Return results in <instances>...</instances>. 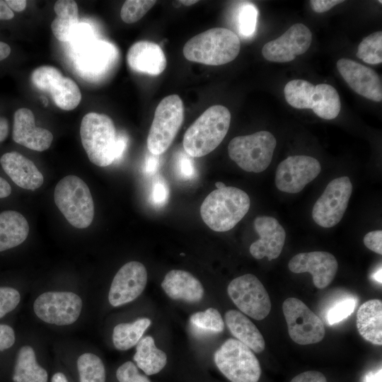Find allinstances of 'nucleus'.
Returning a JSON list of instances; mask_svg holds the SVG:
<instances>
[{"label":"nucleus","instance_id":"obj_59","mask_svg":"<svg viewBox=\"0 0 382 382\" xmlns=\"http://www.w3.org/2000/svg\"><path fill=\"white\" fill-rule=\"evenodd\" d=\"M215 185L217 189H221L226 187V185L223 183L222 182H216L215 183Z\"/></svg>","mask_w":382,"mask_h":382},{"label":"nucleus","instance_id":"obj_57","mask_svg":"<svg viewBox=\"0 0 382 382\" xmlns=\"http://www.w3.org/2000/svg\"><path fill=\"white\" fill-rule=\"evenodd\" d=\"M373 278L374 279V280L381 284L382 279H381V267L374 274H373Z\"/></svg>","mask_w":382,"mask_h":382},{"label":"nucleus","instance_id":"obj_23","mask_svg":"<svg viewBox=\"0 0 382 382\" xmlns=\"http://www.w3.org/2000/svg\"><path fill=\"white\" fill-rule=\"evenodd\" d=\"M357 327L361 336L376 345H382V302L371 299L364 302L357 313Z\"/></svg>","mask_w":382,"mask_h":382},{"label":"nucleus","instance_id":"obj_50","mask_svg":"<svg viewBox=\"0 0 382 382\" xmlns=\"http://www.w3.org/2000/svg\"><path fill=\"white\" fill-rule=\"evenodd\" d=\"M14 17L13 12L5 1L0 0V20H10Z\"/></svg>","mask_w":382,"mask_h":382},{"label":"nucleus","instance_id":"obj_34","mask_svg":"<svg viewBox=\"0 0 382 382\" xmlns=\"http://www.w3.org/2000/svg\"><path fill=\"white\" fill-rule=\"evenodd\" d=\"M357 57L365 63L382 62V32L376 31L366 37L359 45Z\"/></svg>","mask_w":382,"mask_h":382},{"label":"nucleus","instance_id":"obj_52","mask_svg":"<svg viewBox=\"0 0 382 382\" xmlns=\"http://www.w3.org/2000/svg\"><path fill=\"white\" fill-rule=\"evenodd\" d=\"M9 132L8 121L4 117L0 116V142L4 141Z\"/></svg>","mask_w":382,"mask_h":382},{"label":"nucleus","instance_id":"obj_42","mask_svg":"<svg viewBox=\"0 0 382 382\" xmlns=\"http://www.w3.org/2000/svg\"><path fill=\"white\" fill-rule=\"evenodd\" d=\"M365 246L371 251L382 254V231L376 230L367 233L364 237Z\"/></svg>","mask_w":382,"mask_h":382},{"label":"nucleus","instance_id":"obj_10","mask_svg":"<svg viewBox=\"0 0 382 382\" xmlns=\"http://www.w3.org/2000/svg\"><path fill=\"white\" fill-rule=\"evenodd\" d=\"M282 310L293 341L301 345L319 342L325 336L322 320L302 301L288 298L282 304Z\"/></svg>","mask_w":382,"mask_h":382},{"label":"nucleus","instance_id":"obj_45","mask_svg":"<svg viewBox=\"0 0 382 382\" xmlns=\"http://www.w3.org/2000/svg\"><path fill=\"white\" fill-rule=\"evenodd\" d=\"M290 382H328L325 376L317 371H308L298 374Z\"/></svg>","mask_w":382,"mask_h":382},{"label":"nucleus","instance_id":"obj_26","mask_svg":"<svg viewBox=\"0 0 382 382\" xmlns=\"http://www.w3.org/2000/svg\"><path fill=\"white\" fill-rule=\"evenodd\" d=\"M54 11L57 16L51 23L53 35L59 41H70L79 25L76 2L73 0L57 1Z\"/></svg>","mask_w":382,"mask_h":382},{"label":"nucleus","instance_id":"obj_7","mask_svg":"<svg viewBox=\"0 0 382 382\" xmlns=\"http://www.w3.org/2000/svg\"><path fill=\"white\" fill-rule=\"evenodd\" d=\"M214 360L231 382H257L261 375L258 359L253 351L236 339H228L217 349Z\"/></svg>","mask_w":382,"mask_h":382},{"label":"nucleus","instance_id":"obj_40","mask_svg":"<svg viewBox=\"0 0 382 382\" xmlns=\"http://www.w3.org/2000/svg\"><path fill=\"white\" fill-rule=\"evenodd\" d=\"M20 300V293L16 289L0 287V318L14 310Z\"/></svg>","mask_w":382,"mask_h":382},{"label":"nucleus","instance_id":"obj_11","mask_svg":"<svg viewBox=\"0 0 382 382\" xmlns=\"http://www.w3.org/2000/svg\"><path fill=\"white\" fill-rule=\"evenodd\" d=\"M82 300L71 291H47L35 301L33 310L41 320L56 325L75 323L82 309Z\"/></svg>","mask_w":382,"mask_h":382},{"label":"nucleus","instance_id":"obj_8","mask_svg":"<svg viewBox=\"0 0 382 382\" xmlns=\"http://www.w3.org/2000/svg\"><path fill=\"white\" fill-rule=\"evenodd\" d=\"M184 119V105L176 94L168 96L158 103L147 137L151 154L159 156L173 143Z\"/></svg>","mask_w":382,"mask_h":382},{"label":"nucleus","instance_id":"obj_14","mask_svg":"<svg viewBox=\"0 0 382 382\" xmlns=\"http://www.w3.org/2000/svg\"><path fill=\"white\" fill-rule=\"evenodd\" d=\"M311 42L310 29L302 23H296L280 37L265 43L262 54L270 62H289L305 53Z\"/></svg>","mask_w":382,"mask_h":382},{"label":"nucleus","instance_id":"obj_28","mask_svg":"<svg viewBox=\"0 0 382 382\" xmlns=\"http://www.w3.org/2000/svg\"><path fill=\"white\" fill-rule=\"evenodd\" d=\"M13 381L14 382H47V371L37 364L35 353L32 347L25 345L18 350Z\"/></svg>","mask_w":382,"mask_h":382},{"label":"nucleus","instance_id":"obj_55","mask_svg":"<svg viewBox=\"0 0 382 382\" xmlns=\"http://www.w3.org/2000/svg\"><path fill=\"white\" fill-rule=\"evenodd\" d=\"M11 53V47L6 42L0 41V61L6 59Z\"/></svg>","mask_w":382,"mask_h":382},{"label":"nucleus","instance_id":"obj_30","mask_svg":"<svg viewBox=\"0 0 382 382\" xmlns=\"http://www.w3.org/2000/svg\"><path fill=\"white\" fill-rule=\"evenodd\" d=\"M151 323L150 319L141 318L133 323H122L115 325L112 332V342L115 348L125 351L136 345Z\"/></svg>","mask_w":382,"mask_h":382},{"label":"nucleus","instance_id":"obj_27","mask_svg":"<svg viewBox=\"0 0 382 382\" xmlns=\"http://www.w3.org/2000/svg\"><path fill=\"white\" fill-rule=\"evenodd\" d=\"M133 359L146 375L158 374L167 363L166 354L156 347L151 336H146L139 341Z\"/></svg>","mask_w":382,"mask_h":382},{"label":"nucleus","instance_id":"obj_33","mask_svg":"<svg viewBox=\"0 0 382 382\" xmlns=\"http://www.w3.org/2000/svg\"><path fill=\"white\" fill-rule=\"evenodd\" d=\"M80 382H105V369L99 357L84 353L77 359Z\"/></svg>","mask_w":382,"mask_h":382},{"label":"nucleus","instance_id":"obj_9","mask_svg":"<svg viewBox=\"0 0 382 382\" xmlns=\"http://www.w3.org/2000/svg\"><path fill=\"white\" fill-rule=\"evenodd\" d=\"M227 292L240 311L255 320L264 319L271 311V301L265 288L252 274L233 279Z\"/></svg>","mask_w":382,"mask_h":382},{"label":"nucleus","instance_id":"obj_2","mask_svg":"<svg viewBox=\"0 0 382 382\" xmlns=\"http://www.w3.org/2000/svg\"><path fill=\"white\" fill-rule=\"evenodd\" d=\"M240 49V39L234 32L213 28L190 38L184 45L183 54L191 62L218 66L235 59Z\"/></svg>","mask_w":382,"mask_h":382},{"label":"nucleus","instance_id":"obj_20","mask_svg":"<svg viewBox=\"0 0 382 382\" xmlns=\"http://www.w3.org/2000/svg\"><path fill=\"white\" fill-rule=\"evenodd\" d=\"M0 163L13 182L21 188L35 190L43 183V175L35 163L17 151L3 154Z\"/></svg>","mask_w":382,"mask_h":382},{"label":"nucleus","instance_id":"obj_24","mask_svg":"<svg viewBox=\"0 0 382 382\" xmlns=\"http://www.w3.org/2000/svg\"><path fill=\"white\" fill-rule=\"evenodd\" d=\"M225 321L231 334L251 350L260 353L265 349L263 336L255 324L241 312L228 311L225 313Z\"/></svg>","mask_w":382,"mask_h":382},{"label":"nucleus","instance_id":"obj_12","mask_svg":"<svg viewBox=\"0 0 382 382\" xmlns=\"http://www.w3.org/2000/svg\"><path fill=\"white\" fill-rule=\"evenodd\" d=\"M352 192V185L347 176L331 180L312 209L314 221L323 228H331L343 217Z\"/></svg>","mask_w":382,"mask_h":382},{"label":"nucleus","instance_id":"obj_21","mask_svg":"<svg viewBox=\"0 0 382 382\" xmlns=\"http://www.w3.org/2000/svg\"><path fill=\"white\" fill-rule=\"evenodd\" d=\"M127 62L134 71L154 76L161 74L167 65L161 47L146 40L137 42L129 47Z\"/></svg>","mask_w":382,"mask_h":382},{"label":"nucleus","instance_id":"obj_36","mask_svg":"<svg viewBox=\"0 0 382 382\" xmlns=\"http://www.w3.org/2000/svg\"><path fill=\"white\" fill-rule=\"evenodd\" d=\"M156 1L151 0H127L123 4L120 16L126 23H133L140 20L150 8Z\"/></svg>","mask_w":382,"mask_h":382},{"label":"nucleus","instance_id":"obj_6","mask_svg":"<svg viewBox=\"0 0 382 382\" xmlns=\"http://www.w3.org/2000/svg\"><path fill=\"white\" fill-rule=\"evenodd\" d=\"M277 141L267 131L236 137L228 146V153L241 168L247 172L260 173L270 164Z\"/></svg>","mask_w":382,"mask_h":382},{"label":"nucleus","instance_id":"obj_17","mask_svg":"<svg viewBox=\"0 0 382 382\" xmlns=\"http://www.w3.org/2000/svg\"><path fill=\"white\" fill-rule=\"evenodd\" d=\"M337 68L355 93L375 102L382 100L381 80L374 69L347 58L340 59Z\"/></svg>","mask_w":382,"mask_h":382},{"label":"nucleus","instance_id":"obj_15","mask_svg":"<svg viewBox=\"0 0 382 382\" xmlns=\"http://www.w3.org/2000/svg\"><path fill=\"white\" fill-rule=\"evenodd\" d=\"M147 282L144 265L137 261L125 264L116 273L110 285L108 301L114 307L136 299L144 291Z\"/></svg>","mask_w":382,"mask_h":382},{"label":"nucleus","instance_id":"obj_44","mask_svg":"<svg viewBox=\"0 0 382 382\" xmlns=\"http://www.w3.org/2000/svg\"><path fill=\"white\" fill-rule=\"evenodd\" d=\"M16 340L13 328L4 324H0V351H4L13 346Z\"/></svg>","mask_w":382,"mask_h":382},{"label":"nucleus","instance_id":"obj_41","mask_svg":"<svg viewBox=\"0 0 382 382\" xmlns=\"http://www.w3.org/2000/svg\"><path fill=\"white\" fill-rule=\"evenodd\" d=\"M119 382H151L144 375L141 374L136 365L132 361H126L116 371Z\"/></svg>","mask_w":382,"mask_h":382},{"label":"nucleus","instance_id":"obj_39","mask_svg":"<svg viewBox=\"0 0 382 382\" xmlns=\"http://www.w3.org/2000/svg\"><path fill=\"white\" fill-rule=\"evenodd\" d=\"M257 10L250 3L244 4L241 7L238 15V30L244 37L251 36L256 27Z\"/></svg>","mask_w":382,"mask_h":382},{"label":"nucleus","instance_id":"obj_49","mask_svg":"<svg viewBox=\"0 0 382 382\" xmlns=\"http://www.w3.org/2000/svg\"><path fill=\"white\" fill-rule=\"evenodd\" d=\"M127 138L125 134H117V144H116V149H115V161L119 160L127 146Z\"/></svg>","mask_w":382,"mask_h":382},{"label":"nucleus","instance_id":"obj_1","mask_svg":"<svg viewBox=\"0 0 382 382\" xmlns=\"http://www.w3.org/2000/svg\"><path fill=\"white\" fill-rule=\"evenodd\" d=\"M250 201L243 190L226 186L210 192L203 201L200 214L203 221L213 231L224 232L232 229L248 213Z\"/></svg>","mask_w":382,"mask_h":382},{"label":"nucleus","instance_id":"obj_60","mask_svg":"<svg viewBox=\"0 0 382 382\" xmlns=\"http://www.w3.org/2000/svg\"><path fill=\"white\" fill-rule=\"evenodd\" d=\"M180 255H185V254L184 253H180Z\"/></svg>","mask_w":382,"mask_h":382},{"label":"nucleus","instance_id":"obj_32","mask_svg":"<svg viewBox=\"0 0 382 382\" xmlns=\"http://www.w3.org/2000/svg\"><path fill=\"white\" fill-rule=\"evenodd\" d=\"M315 86L305 80L294 79L284 86V94L286 102L296 109H311V98Z\"/></svg>","mask_w":382,"mask_h":382},{"label":"nucleus","instance_id":"obj_58","mask_svg":"<svg viewBox=\"0 0 382 382\" xmlns=\"http://www.w3.org/2000/svg\"><path fill=\"white\" fill-rule=\"evenodd\" d=\"M180 3L183 4L185 6H190L198 2L197 0H184L180 1Z\"/></svg>","mask_w":382,"mask_h":382},{"label":"nucleus","instance_id":"obj_37","mask_svg":"<svg viewBox=\"0 0 382 382\" xmlns=\"http://www.w3.org/2000/svg\"><path fill=\"white\" fill-rule=\"evenodd\" d=\"M356 299L349 296L335 302L326 312L325 320L332 325L336 324L351 315L355 308Z\"/></svg>","mask_w":382,"mask_h":382},{"label":"nucleus","instance_id":"obj_43","mask_svg":"<svg viewBox=\"0 0 382 382\" xmlns=\"http://www.w3.org/2000/svg\"><path fill=\"white\" fill-rule=\"evenodd\" d=\"M151 201L156 205L166 202L168 197V190L166 185L161 180L157 181L152 187Z\"/></svg>","mask_w":382,"mask_h":382},{"label":"nucleus","instance_id":"obj_19","mask_svg":"<svg viewBox=\"0 0 382 382\" xmlns=\"http://www.w3.org/2000/svg\"><path fill=\"white\" fill-rule=\"evenodd\" d=\"M12 137L17 144L37 151L48 149L53 140L49 130L35 126L34 114L28 108L15 112Z\"/></svg>","mask_w":382,"mask_h":382},{"label":"nucleus","instance_id":"obj_22","mask_svg":"<svg viewBox=\"0 0 382 382\" xmlns=\"http://www.w3.org/2000/svg\"><path fill=\"white\" fill-rule=\"evenodd\" d=\"M161 287L172 299L188 303L200 301L204 296L201 282L191 273L181 270H172L164 277Z\"/></svg>","mask_w":382,"mask_h":382},{"label":"nucleus","instance_id":"obj_51","mask_svg":"<svg viewBox=\"0 0 382 382\" xmlns=\"http://www.w3.org/2000/svg\"><path fill=\"white\" fill-rule=\"evenodd\" d=\"M10 9H13L16 12L23 11L27 5V1L25 0H6L5 1Z\"/></svg>","mask_w":382,"mask_h":382},{"label":"nucleus","instance_id":"obj_5","mask_svg":"<svg viewBox=\"0 0 382 382\" xmlns=\"http://www.w3.org/2000/svg\"><path fill=\"white\" fill-rule=\"evenodd\" d=\"M54 202L68 222L77 228L88 227L94 217V203L90 190L79 177L69 175L57 184Z\"/></svg>","mask_w":382,"mask_h":382},{"label":"nucleus","instance_id":"obj_46","mask_svg":"<svg viewBox=\"0 0 382 382\" xmlns=\"http://www.w3.org/2000/svg\"><path fill=\"white\" fill-rule=\"evenodd\" d=\"M179 172L184 178L190 179L195 175L192 161L187 156H183L178 162Z\"/></svg>","mask_w":382,"mask_h":382},{"label":"nucleus","instance_id":"obj_35","mask_svg":"<svg viewBox=\"0 0 382 382\" xmlns=\"http://www.w3.org/2000/svg\"><path fill=\"white\" fill-rule=\"evenodd\" d=\"M190 324L202 332L217 333L223 331L224 323L220 313L214 308L198 311L190 316Z\"/></svg>","mask_w":382,"mask_h":382},{"label":"nucleus","instance_id":"obj_53","mask_svg":"<svg viewBox=\"0 0 382 382\" xmlns=\"http://www.w3.org/2000/svg\"><path fill=\"white\" fill-rule=\"evenodd\" d=\"M11 193V187L3 178L0 177V199L9 196Z\"/></svg>","mask_w":382,"mask_h":382},{"label":"nucleus","instance_id":"obj_54","mask_svg":"<svg viewBox=\"0 0 382 382\" xmlns=\"http://www.w3.org/2000/svg\"><path fill=\"white\" fill-rule=\"evenodd\" d=\"M381 369L368 373L364 378V382H381Z\"/></svg>","mask_w":382,"mask_h":382},{"label":"nucleus","instance_id":"obj_56","mask_svg":"<svg viewBox=\"0 0 382 382\" xmlns=\"http://www.w3.org/2000/svg\"><path fill=\"white\" fill-rule=\"evenodd\" d=\"M51 382H68V381L64 374L57 372L52 376Z\"/></svg>","mask_w":382,"mask_h":382},{"label":"nucleus","instance_id":"obj_13","mask_svg":"<svg viewBox=\"0 0 382 382\" xmlns=\"http://www.w3.org/2000/svg\"><path fill=\"white\" fill-rule=\"evenodd\" d=\"M319 161L308 156H291L277 166L275 185L277 189L287 193H297L313 180L320 173Z\"/></svg>","mask_w":382,"mask_h":382},{"label":"nucleus","instance_id":"obj_18","mask_svg":"<svg viewBox=\"0 0 382 382\" xmlns=\"http://www.w3.org/2000/svg\"><path fill=\"white\" fill-rule=\"evenodd\" d=\"M254 228L260 239L253 242L249 248L255 259L267 257L269 260L277 258L283 249L286 232L274 217L257 216L254 221Z\"/></svg>","mask_w":382,"mask_h":382},{"label":"nucleus","instance_id":"obj_3","mask_svg":"<svg viewBox=\"0 0 382 382\" xmlns=\"http://www.w3.org/2000/svg\"><path fill=\"white\" fill-rule=\"evenodd\" d=\"M231 123V113L221 105L207 109L187 129L183 148L192 157H202L214 151L226 137Z\"/></svg>","mask_w":382,"mask_h":382},{"label":"nucleus","instance_id":"obj_38","mask_svg":"<svg viewBox=\"0 0 382 382\" xmlns=\"http://www.w3.org/2000/svg\"><path fill=\"white\" fill-rule=\"evenodd\" d=\"M63 76L62 72L52 66H41L31 74L30 79L36 88L47 91L56 81Z\"/></svg>","mask_w":382,"mask_h":382},{"label":"nucleus","instance_id":"obj_25","mask_svg":"<svg viewBox=\"0 0 382 382\" xmlns=\"http://www.w3.org/2000/svg\"><path fill=\"white\" fill-rule=\"evenodd\" d=\"M28 233L29 224L21 213L12 210L0 213V252L21 244Z\"/></svg>","mask_w":382,"mask_h":382},{"label":"nucleus","instance_id":"obj_31","mask_svg":"<svg viewBox=\"0 0 382 382\" xmlns=\"http://www.w3.org/2000/svg\"><path fill=\"white\" fill-rule=\"evenodd\" d=\"M48 92L55 105L64 110H74L81 100V93L78 85L69 77L62 76L56 81Z\"/></svg>","mask_w":382,"mask_h":382},{"label":"nucleus","instance_id":"obj_48","mask_svg":"<svg viewBox=\"0 0 382 382\" xmlns=\"http://www.w3.org/2000/svg\"><path fill=\"white\" fill-rule=\"evenodd\" d=\"M158 163V156L151 154L146 160L144 167V173L148 175L154 174L157 170Z\"/></svg>","mask_w":382,"mask_h":382},{"label":"nucleus","instance_id":"obj_4","mask_svg":"<svg viewBox=\"0 0 382 382\" xmlns=\"http://www.w3.org/2000/svg\"><path fill=\"white\" fill-rule=\"evenodd\" d=\"M82 146L93 164L106 167L115 161L117 134L113 121L104 114L88 112L80 127Z\"/></svg>","mask_w":382,"mask_h":382},{"label":"nucleus","instance_id":"obj_29","mask_svg":"<svg viewBox=\"0 0 382 382\" xmlns=\"http://www.w3.org/2000/svg\"><path fill=\"white\" fill-rule=\"evenodd\" d=\"M311 110L320 118L332 120L341 109L340 96L336 89L327 83L315 86L311 98Z\"/></svg>","mask_w":382,"mask_h":382},{"label":"nucleus","instance_id":"obj_47","mask_svg":"<svg viewBox=\"0 0 382 382\" xmlns=\"http://www.w3.org/2000/svg\"><path fill=\"white\" fill-rule=\"evenodd\" d=\"M342 2L344 1L341 0H311L310 4L315 12L324 13Z\"/></svg>","mask_w":382,"mask_h":382},{"label":"nucleus","instance_id":"obj_16","mask_svg":"<svg viewBox=\"0 0 382 382\" xmlns=\"http://www.w3.org/2000/svg\"><path fill=\"white\" fill-rule=\"evenodd\" d=\"M288 267L294 273H311L315 286L324 289L334 279L338 262L335 257L328 252L313 251L294 255L289 260Z\"/></svg>","mask_w":382,"mask_h":382}]
</instances>
